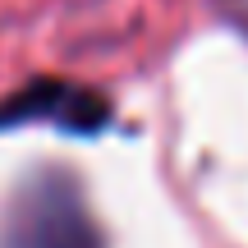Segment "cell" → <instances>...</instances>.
<instances>
[{
	"label": "cell",
	"mask_w": 248,
	"mask_h": 248,
	"mask_svg": "<svg viewBox=\"0 0 248 248\" xmlns=\"http://www.w3.org/2000/svg\"><path fill=\"white\" fill-rule=\"evenodd\" d=\"M0 248H101V230L64 170H37L0 216Z\"/></svg>",
	"instance_id": "obj_1"
},
{
	"label": "cell",
	"mask_w": 248,
	"mask_h": 248,
	"mask_svg": "<svg viewBox=\"0 0 248 248\" xmlns=\"http://www.w3.org/2000/svg\"><path fill=\"white\" fill-rule=\"evenodd\" d=\"M32 120L60 124L69 133H97V129H106L110 106H106V97H97L88 88H74V83H60V78H37L0 106V129L32 124Z\"/></svg>",
	"instance_id": "obj_2"
}]
</instances>
